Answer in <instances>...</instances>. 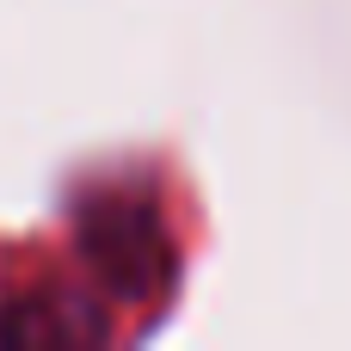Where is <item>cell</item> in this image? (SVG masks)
<instances>
[{"label":"cell","mask_w":351,"mask_h":351,"mask_svg":"<svg viewBox=\"0 0 351 351\" xmlns=\"http://www.w3.org/2000/svg\"><path fill=\"white\" fill-rule=\"evenodd\" d=\"M80 247L93 259V271L117 290V296H154L173 271V247L154 222L148 204L136 197H105L80 210Z\"/></svg>","instance_id":"6da1fadb"},{"label":"cell","mask_w":351,"mask_h":351,"mask_svg":"<svg viewBox=\"0 0 351 351\" xmlns=\"http://www.w3.org/2000/svg\"><path fill=\"white\" fill-rule=\"evenodd\" d=\"M99 339H105L99 302H86L74 290L19 296L0 308V346H99Z\"/></svg>","instance_id":"7a4b0ae2"}]
</instances>
